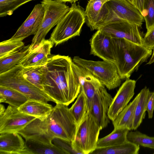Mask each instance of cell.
I'll list each match as a JSON object with an SVG mask.
<instances>
[{
    "label": "cell",
    "mask_w": 154,
    "mask_h": 154,
    "mask_svg": "<svg viewBox=\"0 0 154 154\" xmlns=\"http://www.w3.org/2000/svg\"><path fill=\"white\" fill-rule=\"evenodd\" d=\"M154 111V91L150 92L147 102V111L148 117L151 119L153 116Z\"/></svg>",
    "instance_id": "obj_35"
},
{
    "label": "cell",
    "mask_w": 154,
    "mask_h": 154,
    "mask_svg": "<svg viewBox=\"0 0 154 154\" xmlns=\"http://www.w3.org/2000/svg\"><path fill=\"white\" fill-rule=\"evenodd\" d=\"M150 92L149 88L145 86L139 93V99L135 112L133 125L134 130H136L138 128L145 118Z\"/></svg>",
    "instance_id": "obj_26"
},
{
    "label": "cell",
    "mask_w": 154,
    "mask_h": 154,
    "mask_svg": "<svg viewBox=\"0 0 154 154\" xmlns=\"http://www.w3.org/2000/svg\"><path fill=\"white\" fill-rule=\"evenodd\" d=\"M24 43L20 39L11 38L0 43V58L22 49Z\"/></svg>",
    "instance_id": "obj_31"
},
{
    "label": "cell",
    "mask_w": 154,
    "mask_h": 154,
    "mask_svg": "<svg viewBox=\"0 0 154 154\" xmlns=\"http://www.w3.org/2000/svg\"><path fill=\"white\" fill-rule=\"evenodd\" d=\"M125 0L127 2H128V3H130V4L134 6V0Z\"/></svg>",
    "instance_id": "obj_40"
},
{
    "label": "cell",
    "mask_w": 154,
    "mask_h": 154,
    "mask_svg": "<svg viewBox=\"0 0 154 154\" xmlns=\"http://www.w3.org/2000/svg\"><path fill=\"white\" fill-rule=\"evenodd\" d=\"M36 118L21 112L17 108L9 105L0 114V134L17 132Z\"/></svg>",
    "instance_id": "obj_11"
},
{
    "label": "cell",
    "mask_w": 154,
    "mask_h": 154,
    "mask_svg": "<svg viewBox=\"0 0 154 154\" xmlns=\"http://www.w3.org/2000/svg\"><path fill=\"white\" fill-rule=\"evenodd\" d=\"M142 45L149 49L154 48V26L146 32L143 38Z\"/></svg>",
    "instance_id": "obj_34"
},
{
    "label": "cell",
    "mask_w": 154,
    "mask_h": 154,
    "mask_svg": "<svg viewBox=\"0 0 154 154\" xmlns=\"http://www.w3.org/2000/svg\"><path fill=\"white\" fill-rule=\"evenodd\" d=\"M142 14L134 6L125 0H111L105 3L101 11L97 30L110 24L128 22L141 27Z\"/></svg>",
    "instance_id": "obj_4"
},
{
    "label": "cell",
    "mask_w": 154,
    "mask_h": 154,
    "mask_svg": "<svg viewBox=\"0 0 154 154\" xmlns=\"http://www.w3.org/2000/svg\"><path fill=\"white\" fill-rule=\"evenodd\" d=\"M112 99L103 85L97 91L89 108L88 110L101 130L107 127L110 122L108 114Z\"/></svg>",
    "instance_id": "obj_10"
},
{
    "label": "cell",
    "mask_w": 154,
    "mask_h": 154,
    "mask_svg": "<svg viewBox=\"0 0 154 154\" xmlns=\"http://www.w3.org/2000/svg\"><path fill=\"white\" fill-rule=\"evenodd\" d=\"M60 2L65 3L66 2H69L71 3H75L78 0H56Z\"/></svg>",
    "instance_id": "obj_38"
},
{
    "label": "cell",
    "mask_w": 154,
    "mask_h": 154,
    "mask_svg": "<svg viewBox=\"0 0 154 154\" xmlns=\"http://www.w3.org/2000/svg\"><path fill=\"white\" fill-rule=\"evenodd\" d=\"M24 77L30 82L43 90V83L45 74V65L23 67Z\"/></svg>",
    "instance_id": "obj_29"
},
{
    "label": "cell",
    "mask_w": 154,
    "mask_h": 154,
    "mask_svg": "<svg viewBox=\"0 0 154 154\" xmlns=\"http://www.w3.org/2000/svg\"><path fill=\"white\" fill-rule=\"evenodd\" d=\"M26 149L27 154H69L59 146L48 144L25 140Z\"/></svg>",
    "instance_id": "obj_25"
},
{
    "label": "cell",
    "mask_w": 154,
    "mask_h": 154,
    "mask_svg": "<svg viewBox=\"0 0 154 154\" xmlns=\"http://www.w3.org/2000/svg\"><path fill=\"white\" fill-rule=\"evenodd\" d=\"M69 56L51 55L45 65L43 90L56 101L68 106L81 90L78 76Z\"/></svg>",
    "instance_id": "obj_1"
},
{
    "label": "cell",
    "mask_w": 154,
    "mask_h": 154,
    "mask_svg": "<svg viewBox=\"0 0 154 154\" xmlns=\"http://www.w3.org/2000/svg\"><path fill=\"white\" fill-rule=\"evenodd\" d=\"M30 45L0 58V74L9 70L19 63L29 52Z\"/></svg>",
    "instance_id": "obj_24"
},
{
    "label": "cell",
    "mask_w": 154,
    "mask_h": 154,
    "mask_svg": "<svg viewBox=\"0 0 154 154\" xmlns=\"http://www.w3.org/2000/svg\"><path fill=\"white\" fill-rule=\"evenodd\" d=\"M139 28L136 24L122 22L108 25L99 30L112 38H125L142 45L143 38Z\"/></svg>",
    "instance_id": "obj_12"
},
{
    "label": "cell",
    "mask_w": 154,
    "mask_h": 154,
    "mask_svg": "<svg viewBox=\"0 0 154 154\" xmlns=\"http://www.w3.org/2000/svg\"><path fill=\"white\" fill-rule=\"evenodd\" d=\"M73 62L83 68L109 90L119 86L122 82L114 63L108 61H95L75 56Z\"/></svg>",
    "instance_id": "obj_7"
},
{
    "label": "cell",
    "mask_w": 154,
    "mask_h": 154,
    "mask_svg": "<svg viewBox=\"0 0 154 154\" xmlns=\"http://www.w3.org/2000/svg\"><path fill=\"white\" fill-rule=\"evenodd\" d=\"M33 0H0V17L11 15L19 7Z\"/></svg>",
    "instance_id": "obj_32"
},
{
    "label": "cell",
    "mask_w": 154,
    "mask_h": 154,
    "mask_svg": "<svg viewBox=\"0 0 154 154\" xmlns=\"http://www.w3.org/2000/svg\"><path fill=\"white\" fill-rule=\"evenodd\" d=\"M54 44L50 39H45L32 51H29L19 64L24 67L45 65L51 55V50Z\"/></svg>",
    "instance_id": "obj_17"
},
{
    "label": "cell",
    "mask_w": 154,
    "mask_h": 154,
    "mask_svg": "<svg viewBox=\"0 0 154 154\" xmlns=\"http://www.w3.org/2000/svg\"><path fill=\"white\" fill-rule=\"evenodd\" d=\"M28 100L24 95L12 88L0 85V102L18 108Z\"/></svg>",
    "instance_id": "obj_23"
},
{
    "label": "cell",
    "mask_w": 154,
    "mask_h": 154,
    "mask_svg": "<svg viewBox=\"0 0 154 154\" xmlns=\"http://www.w3.org/2000/svg\"><path fill=\"white\" fill-rule=\"evenodd\" d=\"M140 146L128 141L112 147L96 149L92 154H138Z\"/></svg>",
    "instance_id": "obj_27"
},
{
    "label": "cell",
    "mask_w": 154,
    "mask_h": 154,
    "mask_svg": "<svg viewBox=\"0 0 154 154\" xmlns=\"http://www.w3.org/2000/svg\"><path fill=\"white\" fill-rule=\"evenodd\" d=\"M69 109L78 127L88 110L87 98L81 89L75 101Z\"/></svg>",
    "instance_id": "obj_28"
},
{
    "label": "cell",
    "mask_w": 154,
    "mask_h": 154,
    "mask_svg": "<svg viewBox=\"0 0 154 154\" xmlns=\"http://www.w3.org/2000/svg\"><path fill=\"white\" fill-rule=\"evenodd\" d=\"M90 54L103 60L114 63L115 59L112 44V38L99 29L90 39Z\"/></svg>",
    "instance_id": "obj_16"
},
{
    "label": "cell",
    "mask_w": 154,
    "mask_h": 154,
    "mask_svg": "<svg viewBox=\"0 0 154 154\" xmlns=\"http://www.w3.org/2000/svg\"><path fill=\"white\" fill-rule=\"evenodd\" d=\"M143 9V16L148 32L154 26V0H145Z\"/></svg>",
    "instance_id": "obj_33"
},
{
    "label": "cell",
    "mask_w": 154,
    "mask_h": 154,
    "mask_svg": "<svg viewBox=\"0 0 154 154\" xmlns=\"http://www.w3.org/2000/svg\"><path fill=\"white\" fill-rule=\"evenodd\" d=\"M45 122L48 132L53 139L57 138L71 144L73 142L78 126L68 106L56 103Z\"/></svg>",
    "instance_id": "obj_3"
},
{
    "label": "cell",
    "mask_w": 154,
    "mask_h": 154,
    "mask_svg": "<svg viewBox=\"0 0 154 154\" xmlns=\"http://www.w3.org/2000/svg\"><path fill=\"white\" fill-rule=\"evenodd\" d=\"M44 13L42 5H36L27 19L10 38L23 40L31 35H35L40 26Z\"/></svg>",
    "instance_id": "obj_15"
},
{
    "label": "cell",
    "mask_w": 154,
    "mask_h": 154,
    "mask_svg": "<svg viewBox=\"0 0 154 154\" xmlns=\"http://www.w3.org/2000/svg\"><path fill=\"white\" fill-rule=\"evenodd\" d=\"M154 62V48L153 49V52L152 55V56L150 58L148 64H150Z\"/></svg>",
    "instance_id": "obj_37"
},
{
    "label": "cell",
    "mask_w": 154,
    "mask_h": 154,
    "mask_svg": "<svg viewBox=\"0 0 154 154\" xmlns=\"http://www.w3.org/2000/svg\"><path fill=\"white\" fill-rule=\"evenodd\" d=\"M45 119L36 118L23 128L17 132L25 138V140L48 144H52L53 139L48 134Z\"/></svg>",
    "instance_id": "obj_14"
},
{
    "label": "cell",
    "mask_w": 154,
    "mask_h": 154,
    "mask_svg": "<svg viewBox=\"0 0 154 154\" xmlns=\"http://www.w3.org/2000/svg\"><path fill=\"white\" fill-rule=\"evenodd\" d=\"M139 98L138 93L112 121L114 129H126L129 131L133 130L135 110Z\"/></svg>",
    "instance_id": "obj_19"
},
{
    "label": "cell",
    "mask_w": 154,
    "mask_h": 154,
    "mask_svg": "<svg viewBox=\"0 0 154 154\" xmlns=\"http://www.w3.org/2000/svg\"><path fill=\"white\" fill-rule=\"evenodd\" d=\"M86 20L84 9L75 2L72 4L68 11L56 25L49 39L57 46L79 35Z\"/></svg>",
    "instance_id": "obj_5"
},
{
    "label": "cell",
    "mask_w": 154,
    "mask_h": 154,
    "mask_svg": "<svg viewBox=\"0 0 154 154\" xmlns=\"http://www.w3.org/2000/svg\"><path fill=\"white\" fill-rule=\"evenodd\" d=\"M101 128L88 110L78 126L75 139L72 143L78 154H91L96 148Z\"/></svg>",
    "instance_id": "obj_9"
},
{
    "label": "cell",
    "mask_w": 154,
    "mask_h": 154,
    "mask_svg": "<svg viewBox=\"0 0 154 154\" xmlns=\"http://www.w3.org/2000/svg\"><path fill=\"white\" fill-rule=\"evenodd\" d=\"M129 131L126 129H114L110 134L98 139L96 149L112 147L127 142L128 141L127 135Z\"/></svg>",
    "instance_id": "obj_22"
},
{
    "label": "cell",
    "mask_w": 154,
    "mask_h": 154,
    "mask_svg": "<svg viewBox=\"0 0 154 154\" xmlns=\"http://www.w3.org/2000/svg\"><path fill=\"white\" fill-rule=\"evenodd\" d=\"M41 2L44 8V15L40 27L32 39L29 51L45 39L47 33L57 24L70 8L65 3L56 0H42Z\"/></svg>",
    "instance_id": "obj_8"
},
{
    "label": "cell",
    "mask_w": 154,
    "mask_h": 154,
    "mask_svg": "<svg viewBox=\"0 0 154 154\" xmlns=\"http://www.w3.org/2000/svg\"><path fill=\"white\" fill-rule=\"evenodd\" d=\"M115 64L122 80L129 79L152 55V50L125 38H112Z\"/></svg>",
    "instance_id": "obj_2"
},
{
    "label": "cell",
    "mask_w": 154,
    "mask_h": 154,
    "mask_svg": "<svg viewBox=\"0 0 154 154\" xmlns=\"http://www.w3.org/2000/svg\"><path fill=\"white\" fill-rule=\"evenodd\" d=\"M23 66L18 64L6 72L0 74V85L14 89L25 96L28 100H34L45 103L56 101L43 90L36 87L24 77Z\"/></svg>",
    "instance_id": "obj_6"
},
{
    "label": "cell",
    "mask_w": 154,
    "mask_h": 154,
    "mask_svg": "<svg viewBox=\"0 0 154 154\" xmlns=\"http://www.w3.org/2000/svg\"><path fill=\"white\" fill-rule=\"evenodd\" d=\"M111 0H89L85 11L88 26L92 30H97L100 15L104 5Z\"/></svg>",
    "instance_id": "obj_21"
},
{
    "label": "cell",
    "mask_w": 154,
    "mask_h": 154,
    "mask_svg": "<svg viewBox=\"0 0 154 154\" xmlns=\"http://www.w3.org/2000/svg\"><path fill=\"white\" fill-rule=\"evenodd\" d=\"M53 108L48 103L29 99L17 109L21 112L43 119L49 114Z\"/></svg>",
    "instance_id": "obj_20"
},
{
    "label": "cell",
    "mask_w": 154,
    "mask_h": 154,
    "mask_svg": "<svg viewBox=\"0 0 154 154\" xmlns=\"http://www.w3.org/2000/svg\"><path fill=\"white\" fill-rule=\"evenodd\" d=\"M22 136L17 132L0 134V154H27Z\"/></svg>",
    "instance_id": "obj_18"
},
{
    "label": "cell",
    "mask_w": 154,
    "mask_h": 154,
    "mask_svg": "<svg viewBox=\"0 0 154 154\" xmlns=\"http://www.w3.org/2000/svg\"><path fill=\"white\" fill-rule=\"evenodd\" d=\"M136 81L128 79L122 84L113 98L108 115L113 121L119 114L128 104L134 94Z\"/></svg>",
    "instance_id": "obj_13"
},
{
    "label": "cell",
    "mask_w": 154,
    "mask_h": 154,
    "mask_svg": "<svg viewBox=\"0 0 154 154\" xmlns=\"http://www.w3.org/2000/svg\"><path fill=\"white\" fill-rule=\"evenodd\" d=\"M144 0H134L135 6L138 9L142 15L143 13Z\"/></svg>",
    "instance_id": "obj_36"
},
{
    "label": "cell",
    "mask_w": 154,
    "mask_h": 154,
    "mask_svg": "<svg viewBox=\"0 0 154 154\" xmlns=\"http://www.w3.org/2000/svg\"><path fill=\"white\" fill-rule=\"evenodd\" d=\"M127 139L128 141L137 145L154 149V137L149 136L136 130L129 131Z\"/></svg>",
    "instance_id": "obj_30"
},
{
    "label": "cell",
    "mask_w": 154,
    "mask_h": 154,
    "mask_svg": "<svg viewBox=\"0 0 154 154\" xmlns=\"http://www.w3.org/2000/svg\"><path fill=\"white\" fill-rule=\"evenodd\" d=\"M5 109L4 105L0 103V114L3 113L5 111Z\"/></svg>",
    "instance_id": "obj_39"
}]
</instances>
